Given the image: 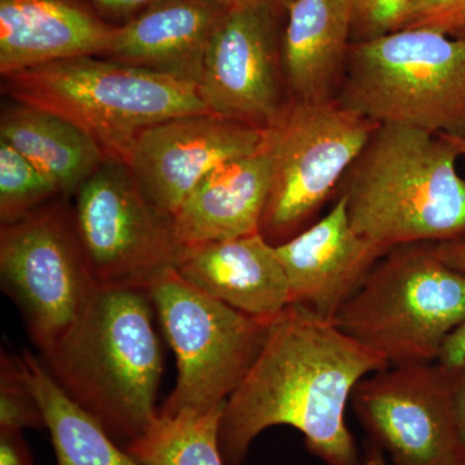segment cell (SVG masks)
<instances>
[{"label": "cell", "instance_id": "30bf717a", "mask_svg": "<svg viewBox=\"0 0 465 465\" xmlns=\"http://www.w3.org/2000/svg\"><path fill=\"white\" fill-rule=\"evenodd\" d=\"M73 217L99 289L148 290L185 246L124 162L105 161L74 194Z\"/></svg>", "mask_w": 465, "mask_h": 465}, {"label": "cell", "instance_id": "7a4b0ae2", "mask_svg": "<svg viewBox=\"0 0 465 465\" xmlns=\"http://www.w3.org/2000/svg\"><path fill=\"white\" fill-rule=\"evenodd\" d=\"M154 305L143 289H97L60 341L41 353L69 399L125 448L158 411L163 351Z\"/></svg>", "mask_w": 465, "mask_h": 465}, {"label": "cell", "instance_id": "6da1fadb", "mask_svg": "<svg viewBox=\"0 0 465 465\" xmlns=\"http://www.w3.org/2000/svg\"><path fill=\"white\" fill-rule=\"evenodd\" d=\"M387 367L332 321L290 305L226 400L219 430L225 464L241 465L260 433L289 425L323 465H361L345 411L358 382Z\"/></svg>", "mask_w": 465, "mask_h": 465}, {"label": "cell", "instance_id": "603a6c76", "mask_svg": "<svg viewBox=\"0 0 465 465\" xmlns=\"http://www.w3.org/2000/svg\"><path fill=\"white\" fill-rule=\"evenodd\" d=\"M61 197L54 183L0 140V222L12 224Z\"/></svg>", "mask_w": 465, "mask_h": 465}, {"label": "cell", "instance_id": "83f0119b", "mask_svg": "<svg viewBox=\"0 0 465 465\" xmlns=\"http://www.w3.org/2000/svg\"><path fill=\"white\" fill-rule=\"evenodd\" d=\"M451 387L452 410L459 442L465 457V360L454 367H448Z\"/></svg>", "mask_w": 465, "mask_h": 465}, {"label": "cell", "instance_id": "8fae6325", "mask_svg": "<svg viewBox=\"0 0 465 465\" xmlns=\"http://www.w3.org/2000/svg\"><path fill=\"white\" fill-rule=\"evenodd\" d=\"M272 2L226 7L208 43L198 94L211 114L265 130L291 99L281 17Z\"/></svg>", "mask_w": 465, "mask_h": 465}, {"label": "cell", "instance_id": "52a82bcc", "mask_svg": "<svg viewBox=\"0 0 465 465\" xmlns=\"http://www.w3.org/2000/svg\"><path fill=\"white\" fill-rule=\"evenodd\" d=\"M378 125L336 100L290 99L265 128L271 189L262 237L280 246L314 224Z\"/></svg>", "mask_w": 465, "mask_h": 465}, {"label": "cell", "instance_id": "4316f807", "mask_svg": "<svg viewBox=\"0 0 465 465\" xmlns=\"http://www.w3.org/2000/svg\"><path fill=\"white\" fill-rule=\"evenodd\" d=\"M0 465H35L23 430H0Z\"/></svg>", "mask_w": 465, "mask_h": 465}, {"label": "cell", "instance_id": "9a60e30c", "mask_svg": "<svg viewBox=\"0 0 465 465\" xmlns=\"http://www.w3.org/2000/svg\"><path fill=\"white\" fill-rule=\"evenodd\" d=\"M119 25L90 0H0L3 76L66 58L105 57Z\"/></svg>", "mask_w": 465, "mask_h": 465}, {"label": "cell", "instance_id": "e0dca14e", "mask_svg": "<svg viewBox=\"0 0 465 465\" xmlns=\"http://www.w3.org/2000/svg\"><path fill=\"white\" fill-rule=\"evenodd\" d=\"M225 9L219 0H159L119 25L105 57L198 85Z\"/></svg>", "mask_w": 465, "mask_h": 465}, {"label": "cell", "instance_id": "3957f363", "mask_svg": "<svg viewBox=\"0 0 465 465\" xmlns=\"http://www.w3.org/2000/svg\"><path fill=\"white\" fill-rule=\"evenodd\" d=\"M452 137L379 124L336 197L349 222L384 249L465 238V180ZM335 197V198H336Z\"/></svg>", "mask_w": 465, "mask_h": 465}, {"label": "cell", "instance_id": "ffe728a7", "mask_svg": "<svg viewBox=\"0 0 465 465\" xmlns=\"http://www.w3.org/2000/svg\"><path fill=\"white\" fill-rule=\"evenodd\" d=\"M0 140L51 179L63 197L74 195L106 161L81 128L63 116L20 103L3 109Z\"/></svg>", "mask_w": 465, "mask_h": 465}, {"label": "cell", "instance_id": "484cf974", "mask_svg": "<svg viewBox=\"0 0 465 465\" xmlns=\"http://www.w3.org/2000/svg\"><path fill=\"white\" fill-rule=\"evenodd\" d=\"M401 29H428L465 38V0H410Z\"/></svg>", "mask_w": 465, "mask_h": 465}, {"label": "cell", "instance_id": "f546056e", "mask_svg": "<svg viewBox=\"0 0 465 465\" xmlns=\"http://www.w3.org/2000/svg\"><path fill=\"white\" fill-rule=\"evenodd\" d=\"M465 360V321L460 326L449 336L442 351L439 362L446 367H454Z\"/></svg>", "mask_w": 465, "mask_h": 465}, {"label": "cell", "instance_id": "d6986e66", "mask_svg": "<svg viewBox=\"0 0 465 465\" xmlns=\"http://www.w3.org/2000/svg\"><path fill=\"white\" fill-rule=\"evenodd\" d=\"M286 12L282 60L291 99H338L353 43L348 0H293Z\"/></svg>", "mask_w": 465, "mask_h": 465}, {"label": "cell", "instance_id": "2e32d148", "mask_svg": "<svg viewBox=\"0 0 465 465\" xmlns=\"http://www.w3.org/2000/svg\"><path fill=\"white\" fill-rule=\"evenodd\" d=\"M174 269L202 292L249 316L274 320L291 304L277 246L262 232L185 246Z\"/></svg>", "mask_w": 465, "mask_h": 465}, {"label": "cell", "instance_id": "1f68e13d", "mask_svg": "<svg viewBox=\"0 0 465 465\" xmlns=\"http://www.w3.org/2000/svg\"><path fill=\"white\" fill-rule=\"evenodd\" d=\"M361 465H391L388 460L387 455L381 448L375 443L370 442L369 440H365L363 445L362 461Z\"/></svg>", "mask_w": 465, "mask_h": 465}, {"label": "cell", "instance_id": "ba28073f", "mask_svg": "<svg viewBox=\"0 0 465 465\" xmlns=\"http://www.w3.org/2000/svg\"><path fill=\"white\" fill-rule=\"evenodd\" d=\"M146 291L177 360L176 385L159 412H208L225 405L264 347L273 320L211 298L174 268Z\"/></svg>", "mask_w": 465, "mask_h": 465}, {"label": "cell", "instance_id": "ac0fdd59", "mask_svg": "<svg viewBox=\"0 0 465 465\" xmlns=\"http://www.w3.org/2000/svg\"><path fill=\"white\" fill-rule=\"evenodd\" d=\"M269 189L271 158L262 143L252 154L226 162L198 183L173 216L174 232L183 246L260 232Z\"/></svg>", "mask_w": 465, "mask_h": 465}, {"label": "cell", "instance_id": "44dd1931", "mask_svg": "<svg viewBox=\"0 0 465 465\" xmlns=\"http://www.w3.org/2000/svg\"><path fill=\"white\" fill-rule=\"evenodd\" d=\"M20 356L41 405L57 465H140L94 416L67 397L42 360L27 351Z\"/></svg>", "mask_w": 465, "mask_h": 465}, {"label": "cell", "instance_id": "5b68a950", "mask_svg": "<svg viewBox=\"0 0 465 465\" xmlns=\"http://www.w3.org/2000/svg\"><path fill=\"white\" fill-rule=\"evenodd\" d=\"M336 101L378 124L465 139V38L401 29L351 43Z\"/></svg>", "mask_w": 465, "mask_h": 465}, {"label": "cell", "instance_id": "4fadbf2b", "mask_svg": "<svg viewBox=\"0 0 465 465\" xmlns=\"http://www.w3.org/2000/svg\"><path fill=\"white\" fill-rule=\"evenodd\" d=\"M264 139L265 130L222 116H179L143 130L127 166L150 203L173 220L208 173L252 154Z\"/></svg>", "mask_w": 465, "mask_h": 465}, {"label": "cell", "instance_id": "7c38bea8", "mask_svg": "<svg viewBox=\"0 0 465 465\" xmlns=\"http://www.w3.org/2000/svg\"><path fill=\"white\" fill-rule=\"evenodd\" d=\"M354 415L391 465H465L442 363L387 367L358 382Z\"/></svg>", "mask_w": 465, "mask_h": 465}, {"label": "cell", "instance_id": "d4e9b609", "mask_svg": "<svg viewBox=\"0 0 465 465\" xmlns=\"http://www.w3.org/2000/svg\"><path fill=\"white\" fill-rule=\"evenodd\" d=\"M351 41L365 42L397 32L410 0H348Z\"/></svg>", "mask_w": 465, "mask_h": 465}, {"label": "cell", "instance_id": "5bb4252c", "mask_svg": "<svg viewBox=\"0 0 465 465\" xmlns=\"http://www.w3.org/2000/svg\"><path fill=\"white\" fill-rule=\"evenodd\" d=\"M290 286V305L335 321L388 249L363 237L349 222L345 201L277 246Z\"/></svg>", "mask_w": 465, "mask_h": 465}, {"label": "cell", "instance_id": "7402d4cb", "mask_svg": "<svg viewBox=\"0 0 465 465\" xmlns=\"http://www.w3.org/2000/svg\"><path fill=\"white\" fill-rule=\"evenodd\" d=\"M224 405L208 412L183 411L163 415L125 451L140 465H226L219 446Z\"/></svg>", "mask_w": 465, "mask_h": 465}, {"label": "cell", "instance_id": "277c9868", "mask_svg": "<svg viewBox=\"0 0 465 465\" xmlns=\"http://www.w3.org/2000/svg\"><path fill=\"white\" fill-rule=\"evenodd\" d=\"M3 78L16 103L63 116L96 143L106 161L125 164L146 128L211 114L197 84L106 57L66 58Z\"/></svg>", "mask_w": 465, "mask_h": 465}, {"label": "cell", "instance_id": "9c48e42d", "mask_svg": "<svg viewBox=\"0 0 465 465\" xmlns=\"http://www.w3.org/2000/svg\"><path fill=\"white\" fill-rule=\"evenodd\" d=\"M0 277L41 353L82 316L99 287L76 234L73 208L54 200L0 231Z\"/></svg>", "mask_w": 465, "mask_h": 465}, {"label": "cell", "instance_id": "4dcf8cb0", "mask_svg": "<svg viewBox=\"0 0 465 465\" xmlns=\"http://www.w3.org/2000/svg\"><path fill=\"white\" fill-rule=\"evenodd\" d=\"M434 250L443 262L465 274V238L434 243Z\"/></svg>", "mask_w": 465, "mask_h": 465}, {"label": "cell", "instance_id": "cb8c5ba5", "mask_svg": "<svg viewBox=\"0 0 465 465\" xmlns=\"http://www.w3.org/2000/svg\"><path fill=\"white\" fill-rule=\"evenodd\" d=\"M45 428L38 399L27 381L21 356H0V430Z\"/></svg>", "mask_w": 465, "mask_h": 465}, {"label": "cell", "instance_id": "f1b7e54d", "mask_svg": "<svg viewBox=\"0 0 465 465\" xmlns=\"http://www.w3.org/2000/svg\"><path fill=\"white\" fill-rule=\"evenodd\" d=\"M90 2L100 14L133 18L143 8L149 7L150 5L159 2V0H90Z\"/></svg>", "mask_w": 465, "mask_h": 465}, {"label": "cell", "instance_id": "8992f818", "mask_svg": "<svg viewBox=\"0 0 465 465\" xmlns=\"http://www.w3.org/2000/svg\"><path fill=\"white\" fill-rule=\"evenodd\" d=\"M465 321V274L434 243L393 247L333 323L390 367L439 362Z\"/></svg>", "mask_w": 465, "mask_h": 465}, {"label": "cell", "instance_id": "d6a6232c", "mask_svg": "<svg viewBox=\"0 0 465 465\" xmlns=\"http://www.w3.org/2000/svg\"><path fill=\"white\" fill-rule=\"evenodd\" d=\"M220 3L226 5V7H231V5H242V3H250V2H272L275 3V5H282V7L287 8L293 2V0H219Z\"/></svg>", "mask_w": 465, "mask_h": 465}, {"label": "cell", "instance_id": "836d02e7", "mask_svg": "<svg viewBox=\"0 0 465 465\" xmlns=\"http://www.w3.org/2000/svg\"><path fill=\"white\" fill-rule=\"evenodd\" d=\"M454 142L457 143L460 155H465V139H454Z\"/></svg>", "mask_w": 465, "mask_h": 465}]
</instances>
